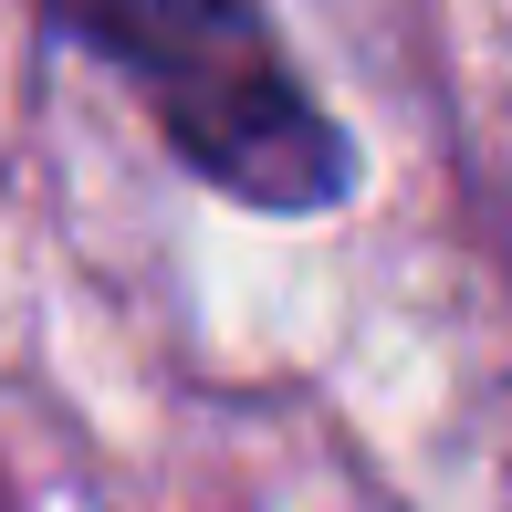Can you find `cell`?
<instances>
[{
	"instance_id": "1",
	"label": "cell",
	"mask_w": 512,
	"mask_h": 512,
	"mask_svg": "<svg viewBox=\"0 0 512 512\" xmlns=\"http://www.w3.org/2000/svg\"><path fill=\"white\" fill-rule=\"evenodd\" d=\"M136 95L157 147L209 199L262 220H324L356 199V136L304 84L272 0H42Z\"/></svg>"
}]
</instances>
